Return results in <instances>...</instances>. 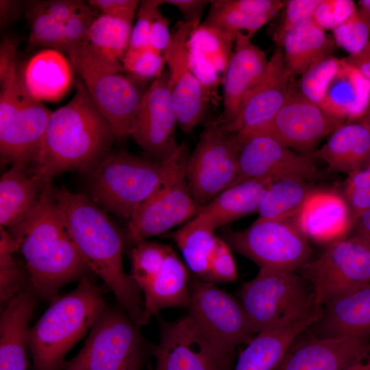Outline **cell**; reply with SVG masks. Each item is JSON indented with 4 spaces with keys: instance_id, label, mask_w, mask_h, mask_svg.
Masks as SVG:
<instances>
[{
    "instance_id": "obj_56",
    "label": "cell",
    "mask_w": 370,
    "mask_h": 370,
    "mask_svg": "<svg viewBox=\"0 0 370 370\" xmlns=\"http://www.w3.org/2000/svg\"><path fill=\"white\" fill-rule=\"evenodd\" d=\"M343 59L370 79V38L360 51Z\"/></svg>"
},
{
    "instance_id": "obj_51",
    "label": "cell",
    "mask_w": 370,
    "mask_h": 370,
    "mask_svg": "<svg viewBox=\"0 0 370 370\" xmlns=\"http://www.w3.org/2000/svg\"><path fill=\"white\" fill-rule=\"evenodd\" d=\"M18 40L13 36L3 38L0 46V85L1 87L9 82L14 75L18 62L16 55Z\"/></svg>"
},
{
    "instance_id": "obj_39",
    "label": "cell",
    "mask_w": 370,
    "mask_h": 370,
    "mask_svg": "<svg viewBox=\"0 0 370 370\" xmlns=\"http://www.w3.org/2000/svg\"><path fill=\"white\" fill-rule=\"evenodd\" d=\"M171 247L155 242L142 241L131 251L132 274L143 291L160 271Z\"/></svg>"
},
{
    "instance_id": "obj_61",
    "label": "cell",
    "mask_w": 370,
    "mask_h": 370,
    "mask_svg": "<svg viewBox=\"0 0 370 370\" xmlns=\"http://www.w3.org/2000/svg\"><path fill=\"white\" fill-rule=\"evenodd\" d=\"M370 130V107L362 118L360 119Z\"/></svg>"
},
{
    "instance_id": "obj_1",
    "label": "cell",
    "mask_w": 370,
    "mask_h": 370,
    "mask_svg": "<svg viewBox=\"0 0 370 370\" xmlns=\"http://www.w3.org/2000/svg\"><path fill=\"white\" fill-rule=\"evenodd\" d=\"M75 94L51 112L37 157L29 169L43 183L64 172H89L111 151L117 138L80 78Z\"/></svg>"
},
{
    "instance_id": "obj_17",
    "label": "cell",
    "mask_w": 370,
    "mask_h": 370,
    "mask_svg": "<svg viewBox=\"0 0 370 370\" xmlns=\"http://www.w3.org/2000/svg\"><path fill=\"white\" fill-rule=\"evenodd\" d=\"M186 169L174 174L136 208L129 220V242L135 245L163 234L197 214L200 207L190 192Z\"/></svg>"
},
{
    "instance_id": "obj_16",
    "label": "cell",
    "mask_w": 370,
    "mask_h": 370,
    "mask_svg": "<svg viewBox=\"0 0 370 370\" xmlns=\"http://www.w3.org/2000/svg\"><path fill=\"white\" fill-rule=\"evenodd\" d=\"M176 124L169 73L164 70L146 90L130 136L152 160L164 162L180 146L175 137Z\"/></svg>"
},
{
    "instance_id": "obj_9",
    "label": "cell",
    "mask_w": 370,
    "mask_h": 370,
    "mask_svg": "<svg viewBox=\"0 0 370 370\" xmlns=\"http://www.w3.org/2000/svg\"><path fill=\"white\" fill-rule=\"evenodd\" d=\"M125 311L106 308L79 353L62 370H140L144 341Z\"/></svg>"
},
{
    "instance_id": "obj_25",
    "label": "cell",
    "mask_w": 370,
    "mask_h": 370,
    "mask_svg": "<svg viewBox=\"0 0 370 370\" xmlns=\"http://www.w3.org/2000/svg\"><path fill=\"white\" fill-rule=\"evenodd\" d=\"M312 327L321 338L370 336V283L321 307Z\"/></svg>"
},
{
    "instance_id": "obj_20",
    "label": "cell",
    "mask_w": 370,
    "mask_h": 370,
    "mask_svg": "<svg viewBox=\"0 0 370 370\" xmlns=\"http://www.w3.org/2000/svg\"><path fill=\"white\" fill-rule=\"evenodd\" d=\"M199 25L179 22L162 53L169 69V86L177 124L185 132H191L198 125L205 111V89L189 62L188 40Z\"/></svg>"
},
{
    "instance_id": "obj_33",
    "label": "cell",
    "mask_w": 370,
    "mask_h": 370,
    "mask_svg": "<svg viewBox=\"0 0 370 370\" xmlns=\"http://www.w3.org/2000/svg\"><path fill=\"white\" fill-rule=\"evenodd\" d=\"M188 277L186 266L171 249L157 275L143 291L147 315L150 317L167 308H188Z\"/></svg>"
},
{
    "instance_id": "obj_52",
    "label": "cell",
    "mask_w": 370,
    "mask_h": 370,
    "mask_svg": "<svg viewBox=\"0 0 370 370\" xmlns=\"http://www.w3.org/2000/svg\"><path fill=\"white\" fill-rule=\"evenodd\" d=\"M234 8L257 16H273L284 8L282 0H227Z\"/></svg>"
},
{
    "instance_id": "obj_21",
    "label": "cell",
    "mask_w": 370,
    "mask_h": 370,
    "mask_svg": "<svg viewBox=\"0 0 370 370\" xmlns=\"http://www.w3.org/2000/svg\"><path fill=\"white\" fill-rule=\"evenodd\" d=\"M299 336L273 370H343L370 342V336L321 338L312 334L303 340Z\"/></svg>"
},
{
    "instance_id": "obj_12",
    "label": "cell",
    "mask_w": 370,
    "mask_h": 370,
    "mask_svg": "<svg viewBox=\"0 0 370 370\" xmlns=\"http://www.w3.org/2000/svg\"><path fill=\"white\" fill-rule=\"evenodd\" d=\"M238 140L218 120L207 124L186 169L190 192L199 207L234 184L238 173Z\"/></svg>"
},
{
    "instance_id": "obj_19",
    "label": "cell",
    "mask_w": 370,
    "mask_h": 370,
    "mask_svg": "<svg viewBox=\"0 0 370 370\" xmlns=\"http://www.w3.org/2000/svg\"><path fill=\"white\" fill-rule=\"evenodd\" d=\"M238 142V173L233 184L262 177L297 178L308 182L319 175L310 157L295 152L267 134H251Z\"/></svg>"
},
{
    "instance_id": "obj_36",
    "label": "cell",
    "mask_w": 370,
    "mask_h": 370,
    "mask_svg": "<svg viewBox=\"0 0 370 370\" xmlns=\"http://www.w3.org/2000/svg\"><path fill=\"white\" fill-rule=\"evenodd\" d=\"M214 231L195 217L172 234L188 268L205 280L217 238Z\"/></svg>"
},
{
    "instance_id": "obj_50",
    "label": "cell",
    "mask_w": 370,
    "mask_h": 370,
    "mask_svg": "<svg viewBox=\"0 0 370 370\" xmlns=\"http://www.w3.org/2000/svg\"><path fill=\"white\" fill-rule=\"evenodd\" d=\"M140 1L138 0H90V7L106 14L133 22L136 10Z\"/></svg>"
},
{
    "instance_id": "obj_59",
    "label": "cell",
    "mask_w": 370,
    "mask_h": 370,
    "mask_svg": "<svg viewBox=\"0 0 370 370\" xmlns=\"http://www.w3.org/2000/svg\"><path fill=\"white\" fill-rule=\"evenodd\" d=\"M343 370H370V342L360 354Z\"/></svg>"
},
{
    "instance_id": "obj_22",
    "label": "cell",
    "mask_w": 370,
    "mask_h": 370,
    "mask_svg": "<svg viewBox=\"0 0 370 370\" xmlns=\"http://www.w3.org/2000/svg\"><path fill=\"white\" fill-rule=\"evenodd\" d=\"M249 36L236 33L234 49L225 72L223 81V111L218 120L222 125L231 123L241 106L262 77L269 59L265 53L254 45Z\"/></svg>"
},
{
    "instance_id": "obj_60",
    "label": "cell",
    "mask_w": 370,
    "mask_h": 370,
    "mask_svg": "<svg viewBox=\"0 0 370 370\" xmlns=\"http://www.w3.org/2000/svg\"><path fill=\"white\" fill-rule=\"evenodd\" d=\"M357 11L360 18L367 25L370 32V0L358 1Z\"/></svg>"
},
{
    "instance_id": "obj_42",
    "label": "cell",
    "mask_w": 370,
    "mask_h": 370,
    "mask_svg": "<svg viewBox=\"0 0 370 370\" xmlns=\"http://www.w3.org/2000/svg\"><path fill=\"white\" fill-rule=\"evenodd\" d=\"M163 55L151 47H129L122 61L123 72L140 82L155 79L164 71Z\"/></svg>"
},
{
    "instance_id": "obj_37",
    "label": "cell",
    "mask_w": 370,
    "mask_h": 370,
    "mask_svg": "<svg viewBox=\"0 0 370 370\" xmlns=\"http://www.w3.org/2000/svg\"><path fill=\"white\" fill-rule=\"evenodd\" d=\"M273 16L254 15L230 5L227 0L210 1V7L203 25L212 27L223 36L235 40L237 32L243 31L251 38Z\"/></svg>"
},
{
    "instance_id": "obj_23",
    "label": "cell",
    "mask_w": 370,
    "mask_h": 370,
    "mask_svg": "<svg viewBox=\"0 0 370 370\" xmlns=\"http://www.w3.org/2000/svg\"><path fill=\"white\" fill-rule=\"evenodd\" d=\"M295 221L308 238L318 242L345 238L354 227L343 195L330 190H314Z\"/></svg>"
},
{
    "instance_id": "obj_32",
    "label": "cell",
    "mask_w": 370,
    "mask_h": 370,
    "mask_svg": "<svg viewBox=\"0 0 370 370\" xmlns=\"http://www.w3.org/2000/svg\"><path fill=\"white\" fill-rule=\"evenodd\" d=\"M335 46L333 38L311 18L289 31L280 47L286 67L295 78L330 56Z\"/></svg>"
},
{
    "instance_id": "obj_5",
    "label": "cell",
    "mask_w": 370,
    "mask_h": 370,
    "mask_svg": "<svg viewBox=\"0 0 370 370\" xmlns=\"http://www.w3.org/2000/svg\"><path fill=\"white\" fill-rule=\"evenodd\" d=\"M106 308L100 288L88 276L81 279L74 291L54 298L29 330L35 370H62L65 355Z\"/></svg>"
},
{
    "instance_id": "obj_38",
    "label": "cell",
    "mask_w": 370,
    "mask_h": 370,
    "mask_svg": "<svg viewBox=\"0 0 370 370\" xmlns=\"http://www.w3.org/2000/svg\"><path fill=\"white\" fill-rule=\"evenodd\" d=\"M19 250L14 237L3 226L0 228V300L6 304L26 286V275L14 258Z\"/></svg>"
},
{
    "instance_id": "obj_46",
    "label": "cell",
    "mask_w": 370,
    "mask_h": 370,
    "mask_svg": "<svg viewBox=\"0 0 370 370\" xmlns=\"http://www.w3.org/2000/svg\"><path fill=\"white\" fill-rule=\"evenodd\" d=\"M99 15L86 4L61 23L63 38L68 47V53L86 43L90 28Z\"/></svg>"
},
{
    "instance_id": "obj_28",
    "label": "cell",
    "mask_w": 370,
    "mask_h": 370,
    "mask_svg": "<svg viewBox=\"0 0 370 370\" xmlns=\"http://www.w3.org/2000/svg\"><path fill=\"white\" fill-rule=\"evenodd\" d=\"M320 107L346 122L360 119L370 107V79L341 59Z\"/></svg>"
},
{
    "instance_id": "obj_55",
    "label": "cell",
    "mask_w": 370,
    "mask_h": 370,
    "mask_svg": "<svg viewBox=\"0 0 370 370\" xmlns=\"http://www.w3.org/2000/svg\"><path fill=\"white\" fill-rule=\"evenodd\" d=\"M162 4L175 6L182 14L184 21L200 25L203 11L210 1L206 0H161Z\"/></svg>"
},
{
    "instance_id": "obj_24",
    "label": "cell",
    "mask_w": 370,
    "mask_h": 370,
    "mask_svg": "<svg viewBox=\"0 0 370 370\" xmlns=\"http://www.w3.org/2000/svg\"><path fill=\"white\" fill-rule=\"evenodd\" d=\"M37 296L27 287L6 304L0 319V370H27L29 322Z\"/></svg>"
},
{
    "instance_id": "obj_31",
    "label": "cell",
    "mask_w": 370,
    "mask_h": 370,
    "mask_svg": "<svg viewBox=\"0 0 370 370\" xmlns=\"http://www.w3.org/2000/svg\"><path fill=\"white\" fill-rule=\"evenodd\" d=\"M46 184L19 166L4 173L0 180L1 226L11 227L25 220L37 206Z\"/></svg>"
},
{
    "instance_id": "obj_49",
    "label": "cell",
    "mask_w": 370,
    "mask_h": 370,
    "mask_svg": "<svg viewBox=\"0 0 370 370\" xmlns=\"http://www.w3.org/2000/svg\"><path fill=\"white\" fill-rule=\"evenodd\" d=\"M161 5V0L140 1L137 21L132 29L129 47H149L151 24Z\"/></svg>"
},
{
    "instance_id": "obj_11",
    "label": "cell",
    "mask_w": 370,
    "mask_h": 370,
    "mask_svg": "<svg viewBox=\"0 0 370 370\" xmlns=\"http://www.w3.org/2000/svg\"><path fill=\"white\" fill-rule=\"evenodd\" d=\"M313 289L317 308L370 283V245L353 236L330 243L301 269Z\"/></svg>"
},
{
    "instance_id": "obj_53",
    "label": "cell",
    "mask_w": 370,
    "mask_h": 370,
    "mask_svg": "<svg viewBox=\"0 0 370 370\" xmlns=\"http://www.w3.org/2000/svg\"><path fill=\"white\" fill-rule=\"evenodd\" d=\"M39 5L60 23L65 22L86 4L78 0L37 1Z\"/></svg>"
},
{
    "instance_id": "obj_43",
    "label": "cell",
    "mask_w": 370,
    "mask_h": 370,
    "mask_svg": "<svg viewBox=\"0 0 370 370\" xmlns=\"http://www.w3.org/2000/svg\"><path fill=\"white\" fill-rule=\"evenodd\" d=\"M342 195L354 224L362 214L370 210V160L365 166L347 175Z\"/></svg>"
},
{
    "instance_id": "obj_35",
    "label": "cell",
    "mask_w": 370,
    "mask_h": 370,
    "mask_svg": "<svg viewBox=\"0 0 370 370\" xmlns=\"http://www.w3.org/2000/svg\"><path fill=\"white\" fill-rule=\"evenodd\" d=\"M313 190L308 181L301 179L274 180L260 200L258 219H295Z\"/></svg>"
},
{
    "instance_id": "obj_57",
    "label": "cell",
    "mask_w": 370,
    "mask_h": 370,
    "mask_svg": "<svg viewBox=\"0 0 370 370\" xmlns=\"http://www.w3.org/2000/svg\"><path fill=\"white\" fill-rule=\"evenodd\" d=\"M22 3L19 1H0V25L1 29H4L14 22L21 10Z\"/></svg>"
},
{
    "instance_id": "obj_58",
    "label": "cell",
    "mask_w": 370,
    "mask_h": 370,
    "mask_svg": "<svg viewBox=\"0 0 370 370\" xmlns=\"http://www.w3.org/2000/svg\"><path fill=\"white\" fill-rule=\"evenodd\" d=\"M354 236H356L367 243H370V210L362 214L356 221L354 227Z\"/></svg>"
},
{
    "instance_id": "obj_18",
    "label": "cell",
    "mask_w": 370,
    "mask_h": 370,
    "mask_svg": "<svg viewBox=\"0 0 370 370\" xmlns=\"http://www.w3.org/2000/svg\"><path fill=\"white\" fill-rule=\"evenodd\" d=\"M295 79L286 67L282 48L277 47L264 74L243 100L235 119L221 124L224 130L240 140L262 128L285 103Z\"/></svg>"
},
{
    "instance_id": "obj_10",
    "label": "cell",
    "mask_w": 370,
    "mask_h": 370,
    "mask_svg": "<svg viewBox=\"0 0 370 370\" xmlns=\"http://www.w3.org/2000/svg\"><path fill=\"white\" fill-rule=\"evenodd\" d=\"M231 249L260 267L295 272L310 260L308 238L295 219H257L249 227L225 234Z\"/></svg>"
},
{
    "instance_id": "obj_2",
    "label": "cell",
    "mask_w": 370,
    "mask_h": 370,
    "mask_svg": "<svg viewBox=\"0 0 370 370\" xmlns=\"http://www.w3.org/2000/svg\"><path fill=\"white\" fill-rule=\"evenodd\" d=\"M53 195L67 231L90 270L115 295L120 305L138 325L148 323L140 289L122 262L123 237L104 210L90 197L62 187Z\"/></svg>"
},
{
    "instance_id": "obj_34",
    "label": "cell",
    "mask_w": 370,
    "mask_h": 370,
    "mask_svg": "<svg viewBox=\"0 0 370 370\" xmlns=\"http://www.w3.org/2000/svg\"><path fill=\"white\" fill-rule=\"evenodd\" d=\"M132 21L99 15L93 21L86 44L101 59L123 73L122 61L129 46Z\"/></svg>"
},
{
    "instance_id": "obj_3",
    "label": "cell",
    "mask_w": 370,
    "mask_h": 370,
    "mask_svg": "<svg viewBox=\"0 0 370 370\" xmlns=\"http://www.w3.org/2000/svg\"><path fill=\"white\" fill-rule=\"evenodd\" d=\"M10 233L25 258L30 287L40 298L53 299L62 286L90 271L69 236L51 182L35 209Z\"/></svg>"
},
{
    "instance_id": "obj_26",
    "label": "cell",
    "mask_w": 370,
    "mask_h": 370,
    "mask_svg": "<svg viewBox=\"0 0 370 370\" xmlns=\"http://www.w3.org/2000/svg\"><path fill=\"white\" fill-rule=\"evenodd\" d=\"M321 310L293 322L263 330L240 354L234 370H273L291 344L318 319Z\"/></svg>"
},
{
    "instance_id": "obj_54",
    "label": "cell",
    "mask_w": 370,
    "mask_h": 370,
    "mask_svg": "<svg viewBox=\"0 0 370 370\" xmlns=\"http://www.w3.org/2000/svg\"><path fill=\"white\" fill-rule=\"evenodd\" d=\"M169 20L159 10L156 14L150 29L149 46L155 51L163 53L170 42L171 34Z\"/></svg>"
},
{
    "instance_id": "obj_30",
    "label": "cell",
    "mask_w": 370,
    "mask_h": 370,
    "mask_svg": "<svg viewBox=\"0 0 370 370\" xmlns=\"http://www.w3.org/2000/svg\"><path fill=\"white\" fill-rule=\"evenodd\" d=\"M72 69L71 62L62 52L47 49L34 55L23 68V81L36 99L56 101L69 89Z\"/></svg>"
},
{
    "instance_id": "obj_45",
    "label": "cell",
    "mask_w": 370,
    "mask_h": 370,
    "mask_svg": "<svg viewBox=\"0 0 370 370\" xmlns=\"http://www.w3.org/2000/svg\"><path fill=\"white\" fill-rule=\"evenodd\" d=\"M237 277L236 266L231 248L224 239L217 237L204 280L212 283L228 282L235 281Z\"/></svg>"
},
{
    "instance_id": "obj_6",
    "label": "cell",
    "mask_w": 370,
    "mask_h": 370,
    "mask_svg": "<svg viewBox=\"0 0 370 370\" xmlns=\"http://www.w3.org/2000/svg\"><path fill=\"white\" fill-rule=\"evenodd\" d=\"M240 297L256 334L319 309L312 287L292 271L260 267L258 274L242 286Z\"/></svg>"
},
{
    "instance_id": "obj_40",
    "label": "cell",
    "mask_w": 370,
    "mask_h": 370,
    "mask_svg": "<svg viewBox=\"0 0 370 370\" xmlns=\"http://www.w3.org/2000/svg\"><path fill=\"white\" fill-rule=\"evenodd\" d=\"M26 14L30 25L29 47H45L68 53L61 23L45 11L37 1L31 4Z\"/></svg>"
},
{
    "instance_id": "obj_7",
    "label": "cell",
    "mask_w": 370,
    "mask_h": 370,
    "mask_svg": "<svg viewBox=\"0 0 370 370\" xmlns=\"http://www.w3.org/2000/svg\"><path fill=\"white\" fill-rule=\"evenodd\" d=\"M26 88L18 63L11 79L1 87L0 154L3 164L28 169L38 153L51 114Z\"/></svg>"
},
{
    "instance_id": "obj_15",
    "label": "cell",
    "mask_w": 370,
    "mask_h": 370,
    "mask_svg": "<svg viewBox=\"0 0 370 370\" xmlns=\"http://www.w3.org/2000/svg\"><path fill=\"white\" fill-rule=\"evenodd\" d=\"M345 123L304 97L295 83L278 112L252 134H267L293 150L305 153Z\"/></svg>"
},
{
    "instance_id": "obj_13",
    "label": "cell",
    "mask_w": 370,
    "mask_h": 370,
    "mask_svg": "<svg viewBox=\"0 0 370 370\" xmlns=\"http://www.w3.org/2000/svg\"><path fill=\"white\" fill-rule=\"evenodd\" d=\"M197 276L189 282V315L223 349L234 352L256 336L241 301Z\"/></svg>"
},
{
    "instance_id": "obj_14",
    "label": "cell",
    "mask_w": 370,
    "mask_h": 370,
    "mask_svg": "<svg viewBox=\"0 0 370 370\" xmlns=\"http://www.w3.org/2000/svg\"><path fill=\"white\" fill-rule=\"evenodd\" d=\"M234 354L214 342L188 314L162 325L154 370H230Z\"/></svg>"
},
{
    "instance_id": "obj_47",
    "label": "cell",
    "mask_w": 370,
    "mask_h": 370,
    "mask_svg": "<svg viewBox=\"0 0 370 370\" xmlns=\"http://www.w3.org/2000/svg\"><path fill=\"white\" fill-rule=\"evenodd\" d=\"M356 8L351 0H320L312 18L323 29L332 31L347 19Z\"/></svg>"
},
{
    "instance_id": "obj_44",
    "label": "cell",
    "mask_w": 370,
    "mask_h": 370,
    "mask_svg": "<svg viewBox=\"0 0 370 370\" xmlns=\"http://www.w3.org/2000/svg\"><path fill=\"white\" fill-rule=\"evenodd\" d=\"M332 32L336 45L347 51L349 55L360 51L370 38L369 28L360 18L357 8L347 19Z\"/></svg>"
},
{
    "instance_id": "obj_48",
    "label": "cell",
    "mask_w": 370,
    "mask_h": 370,
    "mask_svg": "<svg viewBox=\"0 0 370 370\" xmlns=\"http://www.w3.org/2000/svg\"><path fill=\"white\" fill-rule=\"evenodd\" d=\"M320 0H289L284 6L285 13L275 34L277 47H280L285 35L302 22L312 18Z\"/></svg>"
},
{
    "instance_id": "obj_4",
    "label": "cell",
    "mask_w": 370,
    "mask_h": 370,
    "mask_svg": "<svg viewBox=\"0 0 370 370\" xmlns=\"http://www.w3.org/2000/svg\"><path fill=\"white\" fill-rule=\"evenodd\" d=\"M190 157L184 144L164 162L126 151L110 152L88 172L90 197L103 210L130 220L142 203L187 167Z\"/></svg>"
},
{
    "instance_id": "obj_29",
    "label": "cell",
    "mask_w": 370,
    "mask_h": 370,
    "mask_svg": "<svg viewBox=\"0 0 370 370\" xmlns=\"http://www.w3.org/2000/svg\"><path fill=\"white\" fill-rule=\"evenodd\" d=\"M314 155L332 170L348 175L370 160V130L360 121L346 122L330 134Z\"/></svg>"
},
{
    "instance_id": "obj_8",
    "label": "cell",
    "mask_w": 370,
    "mask_h": 370,
    "mask_svg": "<svg viewBox=\"0 0 370 370\" xmlns=\"http://www.w3.org/2000/svg\"><path fill=\"white\" fill-rule=\"evenodd\" d=\"M69 60L117 138L130 136L146 90L98 56L86 43L71 51Z\"/></svg>"
},
{
    "instance_id": "obj_41",
    "label": "cell",
    "mask_w": 370,
    "mask_h": 370,
    "mask_svg": "<svg viewBox=\"0 0 370 370\" xmlns=\"http://www.w3.org/2000/svg\"><path fill=\"white\" fill-rule=\"evenodd\" d=\"M341 59L328 56L313 64L296 84L299 92L310 101L321 106L326 88L340 65Z\"/></svg>"
},
{
    "instance_id": "obj_27",
    "label": "cell",
    "mask_w": 370,
    "mask_h": 370,
    "mask_svg": "<svg viewBox=\"0 0 370 370\" xmlns=\"http://www.w3.org/2000/svg\"><path fill=\"white\" fill-rule=\"evenodd\" d=\"M274 180L271 177L253 178L234 184L201 207L194 217L215 230L254 213L267 188Z\"/></svg>"
}]
</instances>
